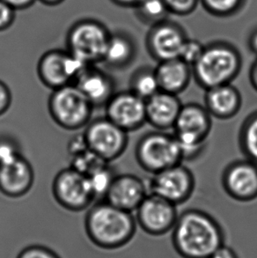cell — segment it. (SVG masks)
Listing matches in <instances>:
<instances>
[{
    "label": "cell",
    "mask_w": 257,
    "mask_h": 258,
    "mask_svg": "<svg viewBox=\"0 0 257 258\" xmlns=\"http://www.w3.org/2000/svg\"><path fill=\"white\" fill-rule=\"evenodd\" d=\"M172 244L182 258H209L225 244L220 224L199 209L184 211L172 230Z\"/></svg>",
    "instance_id": "1"
},
{
    "label": "cell",
    "mask_w": 257,
    "mask_h": 258,
    "mask_svg": "<svg viewBox=\"0 0 257 258\" xmlns=\"http://www.w3.org/2000/svg\"><path fill=\"white\" fill-rule=\"evenodd\" d=\"M137 225L132 213L105 200L92 206L85 220L88 237L104 249H116L128 243L135 235Z\"/></svg>",
    "instance_id": "2"
},
{
    "label": "cell",
    "mask_w": 257,
    "mask_h": 258,
    "mask_svg": "<svg viewBox=\"0 0 257 258\" xmlns=\"http://www.w3.org/2000/svg\"><path fill=\"white\" fill-rule=\"evenodd\" d=\"M242 57L229 42L215 41L205 45L199 59L192 66L193 79L199 87L208 90L231 84L240 74Z\"/></svg>",
    "instance_id": "3"
},
{
    "label": "cell",
    "mask_w": 257,
    "mask_h": 258,
    "mask_svg": "<svg viewBox=\"0 0 257 258\" xmlns=\"http://www.w3.org/2000/svg\"><path fill=\"white\" fill-rule=\"evenodd\" d=\"M212 128V116L205 105H182L173 130L183 161L195 160L203 153Z\"/></svg>",
    "instance_id": "4"
},
{
    "label": "cell",
    "mask_w": 257,
    "mask_h": 258,
    "mask_svg": "<svg viewBox=\"0 0 257 258\" xmlns=\"http://www.w3.org/2000/svg\"><path fill=\"white\" fill-rule=\"evenodd\" d=\"M135 157L139 166L152 175L183 161L181 147L174 134L158 130L146 133L139 140Z\"/></svg>",
    "instance_id": "5"
},
{
    "label": "cell",
    "mask_w": 257,
    "mask_h": 258,
    "mask_svg": "<svg viewBox=\"0 0 257 258\" xmlns=\"http://www.w3.org/2000/svg\"><path fill=\"white\" fill-rule=\"evenodd\" d=\"M48 107L53 121L61 128L69 131L87 126L94 109V106L73 84L53 90Z\"/></svg>",
    "instance_id": "6"
},
{
    "label": "cell",
    "mask_w": 257,
    "mask_h": 258,
    "mask_svg": "<svg viewBox=\"0 0 257 258\" xmlns=\"http://www.w3.org/2000/svg\"><path fill=\"white\" fill-rule=\"evenodd\" d=\"M110 35L106 26L96 20L77 21L67 33V50L88 64L101 63Z\"/></svg>",
    "instance_id": "7"
},
{
    "label": "cell",
    "mask_w": 257,
    "mask_h": 258,
    "mask_svg": "<svg viewBox=\"0 0 257 258\" xmlns=\"http://www.w3.org/2000/svg\"><path fill=\"white\" fill-rule=\"evenodd\" d=\"M94 64H88L66 49H51L39 59L37 74L40 81L52 90L74 84L77 78Z\"/></svg>",
    "instance_id": "8"
},
{
    "label": "cell",
    "mask_w": 257,
    "mask_h": 258,
    "mask_svg": "<svg viewBox=\"0 0 257 258\" xmlns=\"http://www.w3.org/2000/svg\"><path fill=\"white\" fill-rule=\"evenodd\" d=\"M83 135L87 147L108 163L118 159L128 146V133L106 116L90 121Z\"/></svg>",
    "instance_id": "9"
},
{
    "label": "cell",
    "mask_w": 257,
    "mask_h": 258,
    "mask_svg": "<svg viewBox=\"0 0 257 258\" xmlns=\"http://www.w3.org/2000/svg\"><path fill=\"white\" fill-rule=\"evenodd\" d=\"M195 187L194 174L182 163L153 174L148 183L149 194L159 196L176 206L191 198Z\"/></svg>",
    "instance_id": "10"
},
{
    "label": "cell",
    "mask_w": 257,
    "mask_h": 258,
    "mask_svg": "<svg viewBox=\"0 0 257 258\" xmlns=\"http://www.w3.org/2000/svg\"><path fill=\"white\" fill-rule=\"evenodd\" d=\"M52 192L56 202L72 212L87 209L95 199L87 175L72 168L56 174Z\"/></svg>",
    "instance_id": "11"
},
{
    "label": "cell",
    "mask_w": 257,
    "mask_h": 258,
    "mask_svg": "<svg viewBox=\"0 0 257 258\" xmlns=\"http://www.w3.org/2000/svg\"><path fill=\"white\" fill-rule=\"evenodd\" d=\"M136 213L137 224L152 236H161L173 230L179 216L175 205L154 194L147 195Z\"/></svg>",
    "instance_id": "12"
},
{
    "label": "cell",
    "mask_w": 257,
    "mask_h": 258,
    "mask_svg": "<svg viewBox=\"0 0 257 258\" xmlns=\"http://www.w3.org/2000/svg\"><path fill=\"white\" fill-rule=\"evenodd\" d=\"M184 28L170 20L150 27L146 37V48L157 62L178 58L188 39Z\"/></svg>",
    "instance_id": "13"
},
{
    "label": "cell",
    "mask_w": 257,
    "mask_h": 258,
    "mask_svg": "<svg viewBox=\"0 0 257 258\" xmlns=\"http://www.w3.org/2000/svg\"><path fill=\"white\" fill-rule=\"evenodd\" d=\"M106 117L126 133L135 132L146 123V101L132 91H122L105 106Z\"/></svg>",
    "instance_id": "14"
},
{
    "label": "cell",
    "mask_w": 257,
    "mask_h": 258,
    "mask_svg": "<svg viewBox=\"0 0 257 258\" xmlns=\"http://www.w3.org/2000/svg\"><path fill=\"white\" fill-rule=\"evenodd\" d=\"M222 187L231 199L247 203L257 199V164L248 159L230 163L223 172Z\"/></svg>",
    "instance_id": "15"
},
{
    "label": "cell",
    "mask_w": 257,
    "mask_h": 258,
    "mask_svg": "<svg viewBox=\"0 0 257 258\" xmlns=\"http://www.w3.org/2000/svg\"><path fill=\"white\" fill-rule=\"evenodd\" d=\"M148 194V184L141 178L134 174H120L115 175L103 200L132 213L136 212Z\"/></svg>",
    "instance_id": "16"
},
{
    "label": "cell",
    "mask_w": 257,
    "mask_h": 258,
    "mask_svg": "<svg viewBox=\"0 0 257 258\" xmlns=\"http://www.w3.org/2000/svg\"><path fill=\"white\" fill-rule=\"evenodd\" d=\"M34 170L22 155L0 164V192L9 198H21L31 189Z\"/></svg>",
    "instance_id": "17"
},
{
    "label": "cell",
    "mask_w": 257,
    "mask_h": 258,
    "mask_svg": "<svg viewBox=\"0 0 257 258\" xmlns=\"http://www.w3.org/2000/svg\"><path fill=\"white\" fill-rule=\"evenodd\" d=\"M182 105L178 95L159 91L146 101V123L158 131L173 129Z\"/></svg>",
    "instance_id": "18"
},
{
    "label": "cell",
    "mask_w": 257,
    "mask_h": 258,
    "mask_svg": "<svg viewBox=\"0 0 257 258\" xmlns=\"http://www.w3.org/2000/svg\"><path fill=\"white\" fill-rule=\"evenodd\" d=\"M94 107L106 106L115 94V83L108 74L94 66L87 67L74 84Z\"/></svg>",
    "instance_id": "19"
},
{
    "label": "cell",
    "mask_w": 257,
    "mask_h": 258,
    "mask_svg": "<svg viewBox=\"0 0 257 258\" xmlns=\"http://www.w3.org/2000/svg\"><path fill=\"white\" fill-rule=\"evenodd\" d=\"M206 91L205 107L212 117L229 120L240 112L242 97L233 84L221 85Z\"/></svg>",
    "instance_id": "20"
},
{
    "label": "cell",
    "mask_w": 257,
    "mask_h": 258,
    "mask_svg": "<svg viewBox=\"0 0 257 258\" xmlns=\"http://www.w3.org/2000/svg\"><path fill=\"white\" fill-rule=\"evenodd\" d=\"M155 73L160 91L175 95L184 92L193 79L192 67L179 57L159 62Z\"/></svg>",
    "instance_id": "21"
},
{
    "label": "cell",
    "mask_w": 257,
    "mask_h": 258,
    "mask_svg": "<svg viewBox=\"0 0 257 258\" xmlns=\"http://www.w3.org/2000/svg\"><path fill=\"white\" fill-rule=\"evenodd\" d=\"M136 52L135 42L131 35L121 31L111 33L102 63L111 68L122 69L132 63Z\"/></svg>",
    "instance_id": "22"
},
{
    "label": "cell",
    "mask_w": 257,
    "mask_h": 258,
    "mask_svg": "<svg viewBox=\"0 0 257 258\" xmlns=\"http://www.w3.org/2000/svg\"><path fill=\"white\" fill-rule=\"evenodd\" d=\"M128 90L145 101L158 93L160 89L155 68L144 67L135 71L131 78Z\"/></svg>",
    "instance_id": "23"
},
{
    "label": "cell",
    "mask_w": 257,
    "mask_h": 258,
    "mask_svg": "<svg viewBox=\"0 0 257 258\" xmlns=\"http://www.w3.org/2000/svg\"><path fill=\"white\" fill-rule=\"evenodd\" d=\"M239 147L247 159L257 164V110L248 115L240 127Z\"/></svg>",
    "instance_id": "24"
},
{
    "label": "cell",
    "mask_w": 257,
    "mask_h": 258,
    "mask_svg": "<svg viewBox=\"0 0 257 258\" xmlns=\"http://www.w3.org/2000/svg\"><path fill=\"white\" fill-rule=\"evenodd\" d=\"M133 10L137 19L149 27L166 21L170 14L163 0H144Z\"/></svg>",
    "instance_id": "25"
},
{
    "label": "cell",
    "mask_w": 257,
    "mask_h": 258,
    "mask_svg": "<svg viewBox=\"0 0 257 258\" xmlns=\"http://www.w3.org/2000/svg\"><path fill=\"white\" fill-rule=\"evenodd\" d=\"M95 199H105L115 174L108 163L101 166L87 175Z\"/></svg>",
    "instance_id": "26"
},
{
    "label": "cell",
    "mask_w": 257,
    "mask_h": 258,
    "mask_svg": "<svg viewBox=\"0 0 257 258\" xmlns=\"http://www.w3.org/2000/svg\"><path fill=\"white\" fill-rule=\"evenodd\" d=\"M247 0H200L205 10L215 17H231L245 7Z\"/></svg>",
    "instance_id": "27"
},
{
    "label": "cell",
    "mask_w": 257,
    "mask_h": 258,
    "mask_svg": "<svg viewBox=\"0 0 257 258\" xmlns=\"http://www.w3.org/2000/svg\"><path fill=\"white\" fill-rule=\"evenodd\" d=\"M71 157L72 163L70 168H73L85 175H88L95 169L108 163L94 154L89 148H87L86 150Z\"/></svg>",
    "instance_id": "28"
},
{
    "label": "cell",
    "mask_w": 257,
    "mask_h": 258,
    "mask_svg": "<svg viewBox=\"0 0 257 258\" xmlns=\"http://www.w3.org/2000/svg\"><path fill=\"white\" fill-rule=\"evenodd\" d=\"M205 47V45L198 40L188 38L182 46L179 58H181L185 63L192 67L201 56Z\"/></svg>",
    "instance_id": "29"
},
{
    "label": "cell",
    "mask_w": 257,
    "mask_h": 258,
    "mask_svg": "<svg viewBox=\"0 0 257 258\" xmlns=\"http://www.w3.org/2000/svg\"><path fill=\"white\" fill-rule=\"evenodd\" d=\"M169 13L179 16H187L194 12L200 0H163Z\"/></svg>",
    "instance_id": "30"
},
{
    "label": "cell",
    "mask_w": 257,
    "mask_h": 258,
    "mask_svg": "<svg viewBox=\"0 0 257 258\" xmlns=\"http://www.w3.org/2000/svg\"><path fill=\"white\" fill-rule=\"evenodd\" d=\"M21 155L16 144L6 138H0V164L13 161Z\"/></svg>",
    "instance_id": "31"
},
{
    "label": "cell",
    "mask_w": 257,
    "mask_h": 258,
    "mask_svg": "<svg viewBox=\"0 0 257 258\" xmlns=\"http://www.w3.org/2000/svg\"><path fill=\"white\" fill-rule=\"evenodd\" d=\"M17 258H61L55 252L40 245H32L24 248Z\"/></svg>",
    "instance_id": "32"
},
{
    "label": "cell",
    "mask_w": 257,
    "mask_h": 258,
    "mask_svg": "<svg viewBox=\"0 0 257 258\" xmlns=\"http://www.w3.org/2000/svg\"><path fill=\"white\" fill-rule=\"evenodd\" d=\"M16 10L0 0V32L6 31L15 21Z\"/></svg>",
    "instance_id": "33"
},
{
    "label": "cell",
    "mask_w": 257,
    "mask_h": 258,
    "mask_svg": "<svg viewBox=\"0 0 257 258\" xmlns=\"http://www.w3.org/2000/svg\"><path fill=\"white\" fill-rule=\"evenodd\" d=\"M12 94L7 85L0 81V115H3L10 108Z\"/></svg>",
    "instance_id": "34"
},
{
    "label": "cell",
    "mask_w": 257,
    "mask_h": 258,
    "mask_svg": "<svg viewBox=\"0 0 257 258\" xmlns=\"http://www.w3.org/2000/svg\"><path fill=\"white\" fill-rule=\"evenodd\" d=\"M209 258H239L233 248L224 244L218 248Z\"/></svg>",
    "instance_id": "35"
},
{
    "label": "cell",
    "mask_w": 257,
    "mask_h": 258,
    "mask_svg": "<svg viewBox=\"0 0 257 258\" xmlns=\"http://www.w3.org/2000/svg\"><path fill=\"white\" fill-rule=\"evenodd\" d=\"M5 3L8 4L15 10H24L31 7L36 0H2Z\"/></svg>",
    "instance_id": "36"
},
{
    "label": "cell",
    "mask_w": 257,
    "mask_h": 258,
    "mask_svg": "<svg viewBox=\"0 0 257 258\" xmlns=\"http://www.w3.org/2000/svg\"><path fill=\"white\" fill-rule=\"evenodd\" d=\"M144 0H111L112 3L121 7H127L134 9L139 4L142 3Z\"/></svg>",
    "instance_id": "37"
},
{
    "label": "cell",
    "mask_w": 257,
    "mask_h": 258,
    "mask_svg": "<svg viewBox=\"0 0 257 258\" xmlns=\"http://www.w3.org/2000/svg\"><path fill=\"white\" fill-rule=\"evenodd\" d=\"M249 81L252 87L257 92V58L251 66L249 70Z\"/></svg>",
    "instance_id": "38"
},
{
    "label": "cell",
    "mask_w": 257,
    "mask_h": 258,
    "mask_svg": "<svg viewBox=\"0 0 257 258\" xmlns=\"http://www.w3.org/2000/svg\"><path fill=\"white\" fill-rule=\"evenodd\" d=\"M248 48L257 56V28L251 33L248 38Z\"/></svg>",
    "instance_id": "39"
},
{
    "label": "cell",
    "mask_w": 257,
    "mask_h": 258,
    "mask_svg": "<svg viewBox=\"0 0 257 258\" xmlns=\"http://www.w3.org/2000/svg\"><path fill=\"white\" fill-rule=\"evenodd\" d=\"M39 1L48 7H56L63 3L65 0H39Z\"/></svg>",
    "instance_id": "40"
}]
</instances>
